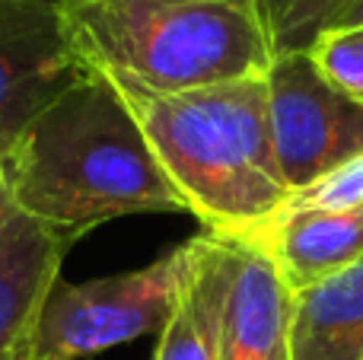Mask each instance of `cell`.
Segmentation results:
<instances>
[{
  "label": "cell",
  "instance_id": "1",
  "mask_svg": "<svg viewBox=\"0 0 363 360\" xmlns=\"http://www.w3.org/2000/svg\"><path fill=\"white\" fill-rule=\"evenodd\" d=\"M6 198L23 214L77 242L128 214H182L125 96L83 74L4 150Z\"/></svg>",
  "mask_w": 363,
  "mask_h": 360
},
{
  "label": "cell",
  "instance_id": "2",
  "mask_svg": "<svg viewBox=\"0 0 363 360\" xmlns=\"http://www.w3.org/2000/svg\"><path fill=\"white\" fill-rule=\"evenodd\" d=\"M115 89L138 118L182 210L204 233L249 236L284 210L290 189L271 147L264 77L179 96Z\"/></svg>",
  "mask_w": 363,
  "mask_h": 360
},
{
  "label": "cell",
  "instance_id": "3",
  "mask_svg": "<svg viewBox=\"0 0 363 360\" xmlns=\"http://www.w3.org/2000/svg\"><path fill=\"white\" fill-rule=\"evenodd\" d=\"M80 70L150 96L264 77L277 42L249 0H61Z\"/></svg>",
  "mask_w": 363,
  "mask_h": 360
},
{
  "label": "cell",
  "instance_id": "4",
  "mask_svg": "<svg viewBox=\"0 0 363 360\" xmlns=\"http://www.w3.org/2000/svg\"><path fill=\"white\" fill-rule=\"evenodd\" d=\"M185 249V293L211 360H290L294 293L274 261L242 236L204 230Z\"/></svg>",
  "mask_w": 363,
  "mask_h": 360
},
{
  "label": "cell",
  "instance_id": "5",
  "mask_svg": "<svg viewBox=\"0 0 363 360\" xmlns=\"http://www.w3.org/2000/svg\"><path fill=\"white\" fill-rule=\"evenodd\" d=\"M188 271L185 242L138 271L51 287L19 360H83L160 335L179 303Z\"/></svg>",
  "mask_w": 363,
  "mask_h": 360
},
{
  "label": "cell",
  "instance_id": "6",
  "mask_svg": "<svg viewBox=\"0 0 363 360\" xmlns=\"http://www.w3.org/2000/svg\"><path fill=\"white\" fill-rule=\"evenodd\" d=\"M264 89L271 147L290 191L363 153V106L319 74L309 51H277Z\"/></svg>",
  "mask_w": 363,
  "mask_h": 360
},
{
  "label": "cell",
  "instance_id": "7",
  "mask_svg": "<svg viewBox=\"0 0 363 360\" xmlns=\"http://www.w3.org/2000/svg\"><path fill=\"white\" fill-rule=\"evenodd\" d=\"M83 74L61 0H0V150Z\"/></svg>",
  "mask_w": 363,
  "mask_h": 360
},
{
  "label": "cell",
  "instance_id": "8",
  "mask_svg": "<svg viewBox=\"0 0 363 360\" xmlns=\"http://www.w3.org/2000/svg\"><path fill=\"white\" fill-rule=\"evenodd\" d=\"M74 242L0 198V357L23 348Z\"/></svg>",
  "mask_w": 363,
  "mask_h": 360
},
{
  "label": "cell",
  "instance_id": "9",
  "mask_svg": "<svg viewBox=\"0 0 363 360\" xmlns=\"http://www.w3.org/2000/svg\"><path fill=\"white\" fill-rule=\"evenodd\" d=\"M242 240L255 242L274 261L290 293H300L363 259V208L281 210Z\"/></svg>",
  "mask_w": 363,
  "mask_h": 360
},
{
  "label": "cell",
  "instance_id": "10",
  "mask_svg": "<svg viewBox=\"0 0 363 360\" xmlns=\"http://www.w3.org/2000/svg\"><path fill=\"white\" fill-rule=\"evenodd\" d=\"M290 360H363V259L294 293Z\"/></svg>",
  "mask_w": 363,
  "mask_h": 360
},
{
  "label": "cell",
  "instance_id": "11",
  "mask_svg": "<svg viewBox=\"0 0 363 360\" xmlns=\"http://www.w3.org/2000/svg\"><path fill=\"white\" fill-rule=\"evenodd\" d=\"M306 51L335 89L363 106V26L319 32Z\"/></svg>",
  "mask_w": 363,
  "mask_h": 360
},
{
  "label": "cell",
  "instance_id": "12",
  "mask_svg": "<svg viewBox=\"0 0 363 360\" xmlns=\"http://www.w3.org/2000/svg\"><path fill=\"white\" fill-rule=\"evenodd\" d=\"M363 208V153L290 191L284 210H357Z\"/></svg>",
  "mask_w": 363,
  "mask_h": 360
},
{
  "label": "cell",
  "instance_id": "13",
  "mask_svg": "<svg viewBox=\"0 0 363 360\" xmlns=\"http://www.w3.org/2000/svg\"><path fill=\"white\" fill-rule=\"evenodd\" d=\"M153 360H211L204 332H201V322H198V316H194V306L185 293V284H182L179 303H176V310H172L169 322H166L163 332L157 335Z\"/></svg>",
  "mask_w": 363,
  "mask_h": 360
},
{
  "label": "cell",
  "instance_id": "14",
  "mask_svg": "<svg viewBox=\"0 0 363 360\" xmlns=\"http://www.w3.org/2000/svg\"><path fill=\"white\" fill-rule=\"evenodd\" d=\"M345 0H294L277 35V51H306Z\"/></svg>",
  "mask_w": 363,
  "mask_h": 360
},
{
  "label": "cell",
  "instance_id": "15",
  "mask_svg": "<svg viewBox=\"0 0 363 360\" xmlns=\"http://www.w3.org/2000/svg\"><path fill=\"white\" fill-rule=\"evenodd\" d=\"M249 4L264 16V23L271 26V32H274V42H277V35H281V26H284V19H287V10H290V4H294V0H249Z\"/></svg>",
  "mask_w": 363,
  "mask_h": 360
},
{
  "label": "cell",
  "instance_id": "16",
  "mask_svg": "<svg viewBox=\"0 0 363 360\" xmlns=\"http://www.w3.org/2000/svg\"><path fill=\"white\" fill-rule=\"evenodd\" d=\"M6 195V166H4V150H0V198Z\"/></svg>",
  "mask_w": 363,
  "mask_h": 360
},
{
  "label": "cell",
  "instance_id": "17",
  "mask_svg": "<svg viewBox=\"0 0 363 360\" xmlns=\"http://www.w3.org/2000/svg\"><path fill=\"white\" fill-rule=\"evenodd\" d=\"M0 360H19V348H16V351H10V354H4Z\"/></svg>",
  "mask_w": 363,
  "mask_h": 360
}]
</instances>
